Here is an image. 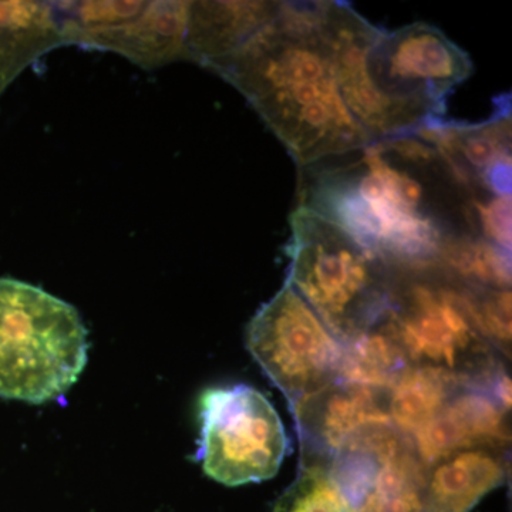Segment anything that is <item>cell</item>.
<instances>
[{"instance_id":"15","label":"cell","mask_w":512,"mask_h":512,"mask_svg":"<svg viewBox=\"0 0 512 512\" xmlns=\"http://www.w3.org/2000/svg\"><path fill=\"white\" fill-rule=\"evenodd\" d=\"M63 45L52 3L0 2V94L29 64Z\"/></svg>"},{"instance_id":"1","label":"cell","mask_w":512,"mask_h":512,"mask_svg":"<svg viewBox=\"0 0 512 512\" xmlns=\"http://www.w3.org/2000/svg\"><path fill=\"white\" fill-rule=\"evenodd\" d=\"M348 157L302 168L299 205L393 268L437 265L448 242L481 237L470 188L427 141L414 134L383 138Z\"/></svg>"},{"instance_id":"19","label":"cell","mask_w":512,"mask_h":512,"mask_svg":"<svg viewBox=\"0 0 512 512\" xmlns=\"http://www.w3.org/2000/svg\"><path fill=\"white\" fill-rule=\"evenodd\" d=\"M272 512H352L328 467L303 463L295 481L281 494Z\"/></svg>"},{"instance_id":"17","label":"cell","mask_w":512,"mask_h":512,"mask_svg":"<svg viewBox=\"0 0 512 512\" xmlns=\"http://www.w3.org/2000/svg\"><path fill=\"white\" fill-rule=\"evenodd\" d=\"M409 366L402 343L384 311L375 325L343 345L339 379L387 392Z\"/></svg>"},{"instance_id":"7","label":"cell","mask_w":512,"mask_h":512,"mask_svg":"<svg viewBox=\"0 0 512 512\" xmlns=\"http://www.w3.org/2000/svg\"><path fill=\"white\" fill-rule=\"evenodd\" d=\"M247 348L291 409L339 379L343 343L288 282L249 322Z\"/></svg>"},{"instance_id":"16","label":"cell","mask_w":512,"mask_h":512,"mask_svg":"<svg viewBox=\"0 0 512 512\" xmlns=\"http://www.w3.org/2000/svg\"><path fill=\"white\" fill-rule=\"evenodd\" d=\"M461 387L464 386L443 370L410 365L387 390L393 426L404 436L412 437L436 419Z\"/></svg>"},{"instance_id":"5","label":"cell","mask_w":512,"mask_h":512,"mask_svg":"<svg viewBox=\"0 0 512 512\" xmlns=\"http://www.w3.org/2000/svg\"><path fill=\"white\" fill-rule=\"evenodd\" d=\"M87 330L74 306L18 279L0 278V397L43 404L63 396L87 363Z\"/></svg>"},{"instance_id":"10","label":"cell","mask_w":512,"mask_h":512,"mask_svg":"<svg viewBox=\"0 0 512 512\" xmlns=\"http://www.w3.org/2000/svg\"><path fill=\"white\" fill-rule=\"evenodd\" d=\"M303 451L302 463L328 466L353 441L393 426L387 392L336 379L292 409Z\"/></svg>"},{"instance_id":"11","label":"cell","mask_w":512,"mask_h":512,"mask_svg":"<svg viewBox=\"0 0 512 512\" xmlns=\"http://www.w3.org/2000/svg\"><path fill=\"white\" fill-rule=\"evenodd\" d=\"M511 99L497 101L491 119L480 124L431 119L414 136L439 150L473 194L511 195Z\"/></svg>"},{"instance_id":"9","label":"cell","mask_w":512,"mask_h":512,"mask_svg":"<svg viewBox=\"0 0 512 512\" xmlns=\"http://www.w3.org/2000/svg\"><path fill=\"white\" fill-rule=\"evenodd\" d=\"M328 470L352 512H427V468L394 426L359 437Z\"/></svg>"},{"instance_id":"18","label":"cell","mask_w":512,"mask_h":512,"mask_svg":"<svg viewBox=\"0 0 512 512\" xmlns=\"http://www.w3.org/2000/svg\"><path fill=\"white\" fill-rule=\"evenodd\" d=\"M510 254L483 237H463L448 242L437 266L464 285L510 289Z\"/></svg>"},{"instance_id":"6","label":"cell","mask_w":512,"mask_h":512,"mask_svg":"<svg viewBox=\"0 0 512 512\" xmlns=\"http://www.w3.org/2000/svg\"><path fill=\"white\" fill-rule=\"evenodd\" d=\"M200 417L197 458L212 480L238 487L278 473L289 439L275 407L259 390L247 384L207 390Z\"/></svg>"},{"instance_id":"13","label":"cell","mask_w":512,"mask_h":512,"mask_svg":"<svg viewBox=\"0 0 512 512\" xmlns=\"http://www.w3.org/2000/svg\"><path fill=\"white\" fill-rule=\"evenodd\" d=\"M505 448H460L427 467V512H470L507 478Z\"/></svg>"},{"instance_id":"20","label":"cell","mask_w":512,"mask_h":512,"mask_svg":"<svg viewBox=\"0 0 512 512\" xmlns=\"http://www.w3.org/2000/svg\"><path fill=\"white\" fill-rule=\"evenodd\" d=\"M471 312L481 335L494 349L511 348V291L510 289L476 288L468 286Z\"/></svg>"},{"instance_id":"8","label":"cell","mask_w":512,"mask_h":512,"mask_svg":"<svg viewBox=\"0 0 512 512\" xmlns=\"http://www.w3.org/2000/svg\"><path fill=\"white\" fill-rule=\"evenodd\" d=\"M64 45L113 50L140 66L188 60L191 2L52 3Z\"/></svg>"},{"instance_id":"4","label":"cell","mask_w":512,"mask_h":512,"mask_svg":"<svg viewBox=\"0 0 512 512\" xmlns=\"http://www.w3.org/2000/svg\"><path fill=\"white\" fill-rule=\"evenodd\" d=\"M386 316L410 365L434 367L461 386L494 392L505 372L478 329L467 285L437 265L393 268Z\"/></svg>"},{"instance_id":"12","label":"cell","mask_w":512,"mask_h":512,"mask_svg":"<svg viewBox=\"0 0 512 512\" xmlns=\"http://www.w3.org/2000/svg\"><path fill=\"white\" fill-rule=\"evenodd\" d=\"M507 410L488 390L461 387L436 419L409 439L426 468L460 448H505L510 441Z\"/></svg>"},{"instance_id":"2","label":"cell","mask_w":512,"mask_h":512,"mask_svg":"<svg viewBox=\"0 0 512 512\" xmlns=\"http://www.w3.org/2000/svg\"><path fill=\"white\" fill-rule=\"evenodd\" d=\"M207 69L244 94L301 168L373 143L340 96L319 2H282L274 19Z\"/></svg>"},{"instance_id":"14","label":"cell","mask_w":512,"mask_h":512,"mask_svg":"<svg viewBox=\"0 0 512 512\" xmlns=\"http://www.w3.org/2000/svg\"><path fill=\"white\" fill-rule=\"evenodd\" d=\"M282 2H191L188 60L207 67L274 19Z\"/></svg>"},{"instance_id":"3","label":"cell","mask_w":512,"mask_h":512,"mask_svg":"<svg viewBox=\"0 0 512 512\" xmlns=\"http://www.w3.org/2000/svg\"><path fill=\"white\" fill-rule=\"evenodd\" d=\"M291 231L286 282L345 345L382 318L393 268L335 222L303 205L292 212Z\"/></svg>"}]
</instances>
